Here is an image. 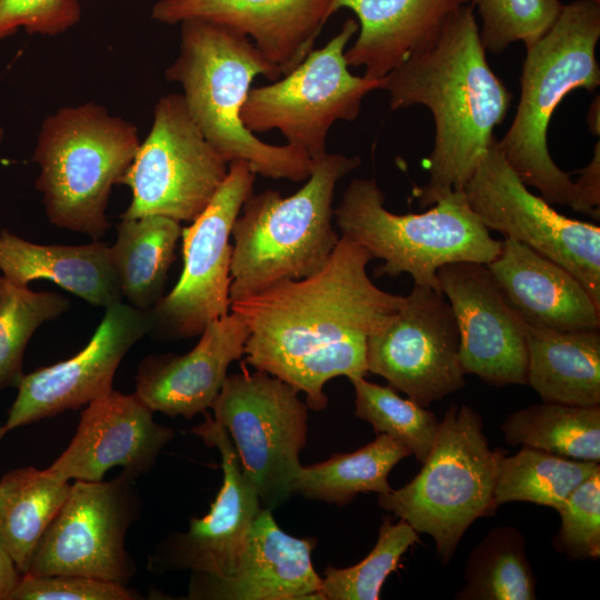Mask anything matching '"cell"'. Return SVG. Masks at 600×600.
<instances>
[{
	"label": "cell",
	"mask_w": 600,
	"mask_h": 600,
	"mask_svg": "<svg viewBox=\"0 0 600 600\" xmlns=\"http://www.w3.org/2000/svg\"><path fill=\"white\" fill-rule=\"evenodd\" d=\"M372 256L347 236L327 263L299 280H284L231 302L249 328L246 362L306 394L323 410L324 384L339 376L364 377L367 339L402 307L404 296L378 288L367 273Z\"/></svg>",
	"instance_id": "1"
},
{
	"label": "cell",
	"mask_w": 600,
	"mask_h": 600,
	"mask_svg": "<svg viewBox=\"0 0 600 600\" xmlns=\"http://www.w3.org/2000/svg\"><path fill=\"white\" fill-rule=\"evenodd\" d=\"M471 4L459 8L437 39L414 51L383 78L392 110L421 104L433 117L429 180L417 197L421 208L463 190L496 139L512 93L487 61Z\"/></svg>",
	"instance_id": "2"
},
{
	"label": "cell",
	"mask_w": 600,
	"mask_h": 600,
	"mask_svg": "<svg viewBox=\"0 0 600 600\" xmlns=\"http://www.w3.org/2000/svg\"><path fill=\"white\" fill-rule=\"evenodd\" d=\"M180 24L179 54L164 74L180 84L189 113L210 146L227 163L246 161L256 174L307 180L313 159L290 144L258 139L240 119L252 80L264 76L274 81L280 71L240 33L199 20Z\"/></svg>",
	"instance_id": "3"
},
{
	"label": "cell",
	"mask_w": 600,
	"mask_h": 600,
	"mask_svg": "<svg viewBox=\"0 0 600 600\" xmlns=\"http://www.w3.org/2000/svg\"><path fill=\"white\" fill-rule=\"evenodd\" d=\"M600 38V0H574L563 8L548 32L527 49L521 92L507 133L497 140L506 161L526 186L550 204L582 213L577 182L561 170L548 149L554 110L572 90L593 92L600 84L596 47Z\"/></svg>",
	"instance_id": "4"
},
{
	"label": "cell",
	"mask_w": 600,
	"mask_h": 600,
	"mask_svg": "<svg viewBox=\"0 0 600 600\" xmlns=\"http://www.w3.org/2000/svg\"><path fill=\"white\" fill-rule=\"evenodd\" d=\"M360 163L359 157L326 152L313 159L296 193L269 189L249 196L231 231V302L307 278L327 263L340 240L332 226L334 189Z\"/></svg>",
	"instance_id": "5"
},
{
	"label": "cell",
	"mask_w": 600,
	"mask_h": 600,
	"mask_svg": "<svg viewBox=\"0 0 600 600\" xmlns=\"http://www.w3.org/2000/svg\"><path fill=\"white\" fill-rule=\"evenodd\" d=\"M140 143L133 123L94 102L62 107L46 117L32 161L49 221L94 241L102 238L111 190L121 183Z\"/></svg>",
	"instance_id": "6"
},
{
	"label": "cell",
	"mask_w": 600,
	"mask_h": 600,
	"mask_svg": "<svg viewBox=\"0 0 600 600\" xmlns=\"http://www.w3.org/2000/svg\"><path fill=\"white\" fill-rule=\"evenodd\" d=\"M333 216L341 236L383 260L377 277L408 273L416 286L439 291L440 267L458 261L489 264L502 246L471 210L463 190L422 213L396 214L384 208L377 181L359 178L348 184Z\"/></svg>",
	"instance_id": "7"
},
{
	"label": "cell",
	"mask_w": 600,
	"mask_h": 600,
	"mask_svg": "<svg viewBox=\"0 0 600 600\" xmlns=\"http://www.w3.org/2000/svg\"><path fill=\"white\" fill-rule=\"evenodd\" d=\"M504 456L489 447L477 411L451 404L419 473L404 487L378 494V504L431 536L447 564L467 529L496 513L494 487Z\"/></svg>",
	"instance_id": "8"
},
{
	"label": "cell",
	"mask_w": 600,
	"mask_h": 600,
	"mask_svg": "<svg viewBox=\"0 0 600 600\" xmlns=\"http://www.w3.org/2000/svg\"><path fill=\"white\" fill-rule=\"evenodd\" d=\"M359 24L348 18L340 31L273 83L250 89L240 112L249 131L278 130L286 143L311 159L327 152V137L339 120L358 118L363 98L381 89L382 79L349 71L346 47Z\"/></svg>",
	"instance_id": "9"
},
{
	"label": "cell",
	"mask_w": 600,
	"mask_h": 600,
	"mask_svg": "<svg viewBox=\"0 0 600 600\" xmlns=\"http://www.w3.org/2000/svg\"><path fill=\"white\" fill-rule=\"evenodd\" d=\"M211 409L213 419L229 433L262 507H280L293 494L292 482L301 466L307 403L281 379L261 370H243L227 376Z\"/></svg>",
	"instance_id": "10"
},
{
	"label": "cell",
	"mask_w": 600,
	"mask_h": 600,
	"mask_svg": "<svg viewBox=\"0 0 600 600\" xmlns=\"http://www.w3.org/2000/svg\"><path fill=\"white\" fill-rule=\"evenodd\" d=\"M227 163L192 119L181 93L161 97L149 134L120 184L132 191L121 218L162 216L192 222L228 174Z\"/></svg>",
	"instance_id": "11"
},
{
	"label": "cell",
	"mask_w": 600,
	"mask_h": 600,
	"mask_svg": "<svg viewBox=\"0 0 600 600\" xmlns=\"http://www.w3.org/2000/svg\"><path fill=\"white\" fill-rule=\"evenodd\" d=\"M463 192L489 229L517 240L573 274L600 307V227L560 213L530 192L494 139Z\"/></svg>",
	"instance_id": "12"
},
{
	"label": "cell",
	"mask_w": 600,
	"mask_h": 600,
	"mask_svg": "<svg viewBox=\"0 0 600 600\" xmlns=\"http://www.w3.org/2000/svg\"><path fill=\"white\" fill-rule=\"evenodd\" d=\"M136 479L123 471L110 481H74L26 574L84 576L127 587L136 564L126 534L141 511Z\"/></svg>",
	"instance_id": "13"
},
{
	"label": "cell",
	"mask_w": 600,
	"mask_h": 600,
	"mask_svg": "<svg viewBox=\"0 0 600 600\" xmlns=\"http://www.w3.org/2000/svg\"><path fill=\"white\" fill-rule=\"evenodd\" d=\"M256 173L242 160L228 174L207 208L182 228L183 268L173 289L149 309L152 330L164 339L200 334L230 312L231 231L253 192Z\"/></svg>",
	"instance_id": "14"
},
{
	"label": "cell",
	"mask_w": 600,
	"mask_h": 600,
	"mask_svg": "<svg viewBox=\"0 0 600 600\" xmlns=\"http://www.w3.org/2000/svg\"><path fill=\"white\" fill-rule=\"evenodd\" d=\"M452 309L441 291L416 286L400 310L367 339L368 372L429 407L466 384Z\"/></svg>",
	"instance_id": "15"
},
{
	"label": "cell",
	"mask_w": 600,
	"mask_h": 600,
	"mask_svg": "<svg viewBox=\"0 0 600 600\" xmlns=\"http://www.w3.org/2000/svg\"><path fill=\"white\" fill-rule=\"evenodd\" d=\"M190 432L219 450L222 486L204 517L191 518L186 532L171 533L156 546L148 568L157 574L191 570L226 578L233 573L263 507L224 427L206 414Z\"/></svg>",
	"instance_id": "16"
},
{
	"label": "cell",
	"mask_w": 600,
	"mask_h": 600,
	"mask_svg": "<svg viewBox=\"0 0 600 600\" xmlns=\"http://www.w3.org/2000/svg\"><path fill=\"white\" fill-rule=\"evenodd\" d=\"M460 339V362L492 386L527 384V324L512 308L487 264L447 263L437 272Z\"/></svg>",
	"instance_id": "17"
},
{
	"label": "cell",
	"mask_w": 600,
	"mask_h": 600,
	"mask_svg": "<svg viewBox=\"0 0 600 600\" xmlns=\"http://www.w3.org/2000/svg\"><path fill=\"white\" fill-rule=\"evenodd\" d=\"M151 330L149 310L122 301L106 308L82 350L64 361L23 374L3 424L7 431L78 409L111 392L121 360Z\"/></svg>",
	"instance_id": "18"
},
{
	"label": "cell",
	"mask_w": 600,
	"mask_h": 600,
	"mask_svg": "<svg viewBox=\"0 0 600 600\" xmlns=\"http://www.w3.org/2000/svg\"><path fill=\"white\" fill-rule=\"evenodd\" d=\"M152 413L134 393L112 390L91 401L68 448L48 469L67 481H101L113 467L136 478L147 473L174 437Z\"/></svg>",
	"instance_id": "19"
},
{
	"label": "cell",
	"mask_w": 600,
	"mask_h": 600,
	"mask_svg": "<svg viewBox=\"0 0 600 600\" xmlns=\"http://www.w3.org/2000/svg\"><path fill=\"white\" fill-rule=\"evenodd\" d=\"M330 0H159L151 17L161 23L199 20L250 40L281 76L312 50L330 18Z\"/></svg>",
	"instance_id": "20"
},
{
	"label": "cell",
	"mask_w": 600,
	"mask_h": 600,
	"mask_svg": "<svg viewBox=\"0 0 600 600\" xmlns=\"http://www.w3.org/2000/svg\"><path fill=\"white\" fill-rule=\"evenodd\" d=\"M316 540L296 538L262 508L232 574L217 578L192 572L188 599L194 600H302L319 599L322 579L314 571L311 552Z\"/></svg>",
	"instance_id": "21"
},
{
	"label": "cell",
	"mask_w": 600,
	"mask_h": 600,
	"mask_svg": "<svg viewBox=\"0 0 600 600\" xmlns=\"http://www.w3.org/2000/svg\"><path fill=\"white\" fill-rule=\"evenodd\" d=\"M200 334L184 354H152L139 364L134 394L153 412L191 419L211 408L229 366L244 354L249 328L230 311Z\"/></svg>",
	"instance_id": "22"
},
{
	"label": "cell",
	"mask_w": 600,
	"mask_h": 600,
	"mask_svg": "<svg viewBox=\"0 0 600 600\" xmlns=\"http://www.w3.org/2000/svg\"><path fill=\"white\" fill-rule=\"evenodd\" d=\"M487 267L526 324L559 331L600 328V307L581 282L528 246L504 238Z\"/></svg>",
	"instance_id": "23"
},
{
	"label": "cell",
	"mask_w": 600,
	"mask_h": 600,
	"mask_svg": "<svg viewBox=\"0 0 600 600\" xmlns=\"http://www.w3.org/2000/svg\"><path fill=\"white\" fill-rule=\"evenodd\" d=\"M470 0H330V17L342 8L358 18L359 34L344 57L382 79L414 51L438 38L450 17Z\"/></svg>",
	"instance_id": "24"
},
{
	"label": "cell",
	"mask_w": 600,
	"mask_h": 600,
	"mask_svg": "<svg viewBox=\"0 0 600 600\" xmlns=\"http://www.w3.org/2000/svg\"><path fill=\"white\" fill-rule=\"evenodd\" d=\"M0 271L18 286L47 279L104 309L123 299L111 264L109 246L100 241L77 246L41 244L2 229Z\"/></svg>",
	"instance_id": "25"
},
{
	"label": "cell",
	"mask_w": 600,
	"mask_h": 600,
	"mask_svg": "<svg viewBox=\"0 0 600 600\" xmlns=\"http://www.w3.org/2000/svg\"><path fill=\"white\" fill-rule=\"evenodd\" d=\"M527 384L544 402L600 407L599 329L559 331L527 324Z\"/></svg>",
	"instance_id": "26"
},
{
	"label": "cell",
	"mask_w": 600,
	"mask_h": 600,
	"mask_svg": "<svg viewBox=\"0 0 600 600\" xmlns=\"http://www.w3.org/2000/svg\"><path fill=\"white\" fill-rule=\"evenodd\" d=\"M121 219L109 246L111 264L122 297L130 306L149 310L163 297L182 228L162 216Z\"/></svg>",
	"instance_id": "27"
},
{
	"label": "cell",
	"mask_w": 600,
	"mask_h": 600,
	"mask_svg": "<svg viewBox=\"0 0 600 600\" xmlns=\"http://www.w3.org/2000/svg\"><path fill=\"white\" fill-rule=\"evenodd\" d=\"M71 484L49 469H14L0 480V543L26 574Z\"/></svg>",
	"instance_id": "28"
},
{
	"label": "cell",
	"mask_w": 600,
	"mask_h": 600,
	"mask_svg": "<svg viewBox=\"0 0 600 600\" xmlns=\"http://www.w3.org/2000/svg\"><path fill=\"white\" fill-rule=\"evenodd\" d=\"M411 454L401 441L377 434L373 441L353 452L336 453L326 461L300 466L292 493L339 507L348 504L359 493H387L392 489L388 481L391 470Z\"/></svg>",
	"instance_id": "29"
},
{
	"label": "cell",
	"mask_w": 600,
	"mask_h": 600,
	"mask_svg": "<svg viewBox=\"0 0 600 600\" xmlns=\"http://www.w3.org/2000/svg\"><path fill=\"white\" fill-rule=\"evenodd\" d=\"M500 428L510 446L600 462V407L542 401L510 413Z\"/></svg>",
	"instance_id": "30"
},
{
	"label": "cell",
	"mask_w": 600,
	"mask_h": 600,
	"mask_svg": "<svg viewBox=\"0 0 600 600\" xmlns=\"http://www.w3.org/2000/svg\"><path fill=\"white\" fill-rule=\"evenodd\" d=\"M458 600H534L536 577L526 540L513 526L490 530L470 551Z\"/></svg>",
	"instance_id": "31"
},
{
	"label": "cell",
	"mask_w": 600,
	"mask_h": 600,
	"mask_svg": "<svg viewBox=\"0 0 600 600\" xmlns=\"http://www.w3.org/2000/svg\"><path fill=\"white\" fill-rule=\"evenodd\" d=\"M600 471L598 462L581 461L523 446L499 463L494 504L532 502L558 509L574 488Z\"/></svg>",
	"instance_id": "32"
},
{
	"label": "cell",
	"mask_w": 600,
	"mask_h": 600,
	"mask_svg": "<svg viewBox=\"0 0 600 600\" xmlns=\"http://www.w3.org/2000/svg\"><path fill=\"white\" fill-rule=\"evenodd\" d=\"M69 308L66 297L34 291L0 276V390L17 388L23 377L26 347L43 323L59 318Z\"/></svg>",
	"instance_id": "33"
},
{
	"label": "cell",
	"mask_w": 600,
	"mask_h": 600,
	"mask_svg": "<svg viewBox=\"0 0 600 600\" xmlns=\"http://www.w3.org/2000/svg\"><path fill=\"white\" fill-rule=\"evenodd\" d=\"M354 389V414L369 422L377 434L404 443L418 462L426 460L439 422L434 413L389 386L371 383L364 377L349 378Z\"/></svg>",
	"instance_id": "34"
},
{
	"label": "cell",
	"mask_w": 600,
	"mask_h": 600,
	"mask_svg": "<svg viewBox=\"0 0 600 600\" xmlns=\"http://www.w3.org/2000/svg\"><path fill=\"white\" fill-rule=\"evenodd\" d=\"M419 533L404 520H383L373 549L359 563L347 568L327 567L321 578L323 600H378L388 576L417 542Z\"/></svg>",
	"instance_id": "35"
},
{
	"label": "cell",
	"mask_w": 600,
	"mask_h": 600,
	"mask_svg": "<svg viewBox=\"0 0 600 600\" xmlns=\"http://www.w3.org/2000/svg\"><path fill=\"white\" fill-rule=\"evenodd\" d=\"M482 26L480 39L486 51L500 53L521 41L526 50L534 46L558 19L561 0H470Z\"/></svg>",
	"instance_id": "36"
},
{
	"label": "cell",
	"mask_w": 600,
	"mask_h": 600,
	"mask_svg": "<svg viewBox=\"0 0 600 600\" xmlns=\"http://www.w3.org/2000/svg\"><path fill=\"white\" fill-rule=\"evenodd\" d=\"M560 528L553 547L572 560H597L600 557V471L567 497L557 509Z\"/></svg>",
	"instance_id": "37"
},
{
	"label": "cell",
	"mask_w": 600,
	"mask_h": 600,
	"mask_svg": "<svg viewBox=\"0 0 600 600\" xmlns=\"http://www.w3.org/2000/svg\"><path fill=\"white\" fill-rule=\"evenodd\" d=\"M80 19L79 0H0V39L20 28L30 34L58 36Z\"/></svg>",
	"instance_id": "38"
},
{
	"label": "cell",
	"mask_w": 600,
	"mask_h": 600,
	"mask_svg": "<svg viewBox=\"0 0 600 600\" xmlns=\"http://www.w3.org/2000/svg\"><path fill=\"white\" fill-rule=\"evenodd\" d=\"M139 594L124 586L84 576L23 574L10 600H133Z\"/></svg>",
	"instance_id": "39"
},
{
	"label": "cell",
	"mask_w": 600,
	"mask_h": 600,
	"mask_svg": "<svg viewBox=\"0 0 600 600\" xmlns=\"http://www.w3.org/2000/svg\"><path fill=\"white\" fill-rule=\"evenodd\" d=\"M580 177L577 186L579 190L582 213L593 219L600 218V147L594 146V154L591 162L579 170Z\"/></svg>",
	"instance_id": "40"
},
{
	"label": "cell",
	"mask_w": 600,
	"mask_h": 600,
	"mask_svg": "<svg viewBox=\"0 0 600 600\" xmlns=\"http://www.w3.org/2000/svg\"><path fill=\"white\" fill-rule=\"evenodd\" d=\"M22 576L11 556L0 543V600H10Z\"/></svg>",
	"instance_id": "41"
},
{
	"label": "cell",
	"mask_w": 600,
	"mask_h": 600,
	"mask_svg": "<svg viewBox=\"0 0 600 600\" xmlns=\"http://www.w3.org/2000/svg\"><path fill=\"white\" fill-rule=\"evenodd\" d=\"M587 121L590 127V130L594 134L599 136V98L598 97H597V100H594L590 107Z\"/></svg>",
	"instance_id": "42"
},
{
	"label": "cell",
	"mask_w": 600,
	"mask_h": 600,
	"mask_svg": "<svg viewBox=\"0 0 600 600\" xmlns=\"http://www.w3.org/2000/svg\"><path fill=\"white\" fill-rule=\"evenodd\" d=\"M7 432L8 431L4 428V426H0V441L3 439V437L6 436Z\"/></svg>",
	"instance_id": "43"
},
{
	"label": "cell",
	"mask_w": 600,
	"mask_h": 600,
	"mask_svg": "<svg viewBox=\"0 0 600 600\" xmlns=\"http://www.w3.org/2000/svg\"><path fill=\"white\" fill-rule=\"evenodd\" d=\"M3 133H4V132H3V129H2V127L0 126V143H1L2 139H3Z\"/></svg>",
	"instance_id": "44"
}]
</instances>
